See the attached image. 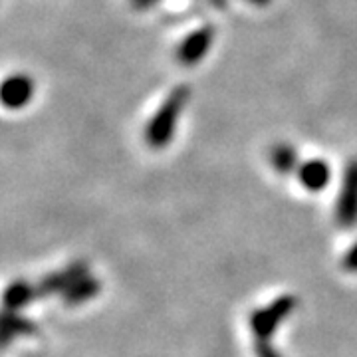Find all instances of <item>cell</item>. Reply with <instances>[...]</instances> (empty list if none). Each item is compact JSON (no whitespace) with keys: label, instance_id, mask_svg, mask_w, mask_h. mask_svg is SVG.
Returning a JSON list of instances; mask_svg holds the SVG:
<instances>
[{"label":"cell","instance_id":"obj_8","mask_svg":"<svg viewBox=\"0 0 357 357\" xmlns=\"http://www.w3.org/2000/svg\"><path fill=\"white\" fill-rule=\"evenodd\" d=\"M98 290H100V284L96 280H82L77 282L76 288H74V296H70L74 302H77V300H86V298H91L93 294H98Z\"/></svg>","mask_w":357,"mask_h":357},{"label":"cell","instance_id":"obj_3","mask_svg":"<svg viewBox=\"0 0 357 357\" xmlns=\"http://www.w3.org/2000/svg\"><path fill=\"white\" fill-rule=\"evenodd\" d=\"M335 218L345 229L357 225V159L349 161V165L345 167L344 183L335 206Z\"/></svg>","mask_w":357,"mask_h":357},{"label":"cell","instance_id":"obj_7","mask_svg":"<svg viewBox=\"0 0 357 357\" xmlns=\"http://www.w3.org/2000/svg\"><path fill=\"white\" fill-rule=\"evenodd\" d=\"M270 163H272L276 173L290 175V173H294L300 167V157H298V151L294 149L292 145L280 143V145H274L272 147V151H270Z\"/></svg>","mask_w":357,"mask_h":357},{"label":"cell","instance_id":"obj_9","mask_svg":"<svg viewBox=\"0 0 357 357\" xmlns=\"http://www.w3.org/2000/svg\"><path fill=\"white\" fill-rule=\"evenodd\" d=\"M256 357H280V354L268 342H256Z\"/></svg>","mask_w":357,"mask_h":357},{"label":"cell","instance_id":"obj_1","mask_svg":"<svg viewBox=\"0 0 357 357\" xmlns=\"http://www.w3.org/2000/svg\"><path fill=\"white\" fill-rule=\"evenodd\" d=\"M189 98H191V88L187 84L177 86L167 96L165 102L161 103V107L155 112L151 121L145 128V141L149 147L163 149L173 141L175 129L178 126V117L185 112Z\"/></svg>","mask_w":357,"mask_h":357},{"label":"cell","instance_id":"obj_5","mask_svg":"<svg viewBox=\"0 0 357 357\" xmlns=\"http://www.w3.org/2000/svg\"><path fill=\"white\" fill-rule=\"evenodd\" d=\"M34 96V82L28 76L14 74L0 82V103L8 109H20Z\"/></svg>","mask_w":357,"mask_h":357},{"label":"cell","instance_id":"obj_4","mask_svg":"<svg viewBox=\"0 0 357 357\" xmlns=\"http://www.w3.org/2000/svg\"><path fill=\"white\" fill-rule=\"evenodd\" d=\"M215 34L217 30L213 26H203L199 30H195L192 34H189L185 42L178 46L177 50V62L178 64L187 66H197L199 62H203L204 56L208 54L213 42H215Z\"/></svg>","mask_w":357,"mask_h":357},{"label":"cell","instance_id":"obj_2","mask_svg":"<svg viewBox=\"0 0 357 357\" xmlns=\"http://www.w3.org/2000/svg\"><path fill=\"white\" fill-rule=\"evenodd\" d=\"M298 300L294 296H280L266 307L256 310L250 318V328L255 333L256 342H268L274 332L280 328V324L294 312Z\"/></svg>","mask_w":357,"mask_h":357},{"label":"cell","instance_id":"obj_6","mask_svg":"<svg viewBox=\"0 0 357 357\" xmlns=\"http://www.w3.org/2000/svg\"><path fill=\"white\" fill-rule=\"evenodd\" d=\"M330 177H332L330 165L321 159H312V161L298 167V178H300L302 187L307 191L318 192L326 189L330 183Z\"/></svg>","mask_w":357,"mask_h":357},{"label":"cell","instance_id":"obj_11","mask_svg":"<svg viewBox=\"0 0 357 357\" xmlns=\"http://www.w3.org/2000/svg\"><path fill=\"white\" fill-rule=\"evenodd\" d=\"M211 2H217V4H222V0H211Z\"/></svg>","mask_w":357,"mask_h":357},{"label":"cell","instance_id":"obj_10","mask_svg":"<svg viewBox=\"0 0 357 357\" xmlns=\"http://www.w3.org/2000/svg\"><path fill=\"white\" fill-rule=\"evenodd\" d=\"M344 266L349 270V272H357V244L345 255L344 260Z\"/></svg>","mask_w":357,"mask_h":357}]
</instances>
